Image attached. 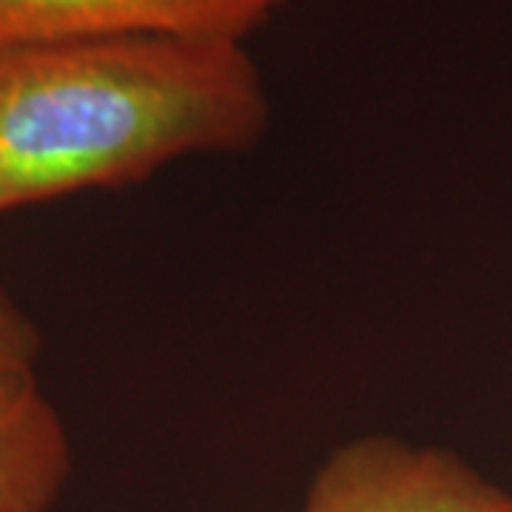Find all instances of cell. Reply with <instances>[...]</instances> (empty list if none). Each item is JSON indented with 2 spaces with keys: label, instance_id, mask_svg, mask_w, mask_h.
<instances>
[{
  "label": "cell",
  "instance_id": "obj_4",
  "mask_svg": "<svg viewBox=\"0 0 512 512\" xmlns=\"http://www.w3.org/2000/svg\"><path fill=\"white\" fill-rule=\"evenodd\" d=\"M288 0H0V43L126 35L245 43Z\"/></svg>",
  "mask_w": 512,
  "mask_h": 512
},
{
  "label": "cell",
  "instance_id": "obj_1",
  "mask_svg": "<svg viewBox=\"0 0 512 512\" xmlns=\"http://www.w3.org/2000/svg\"><path fill=\"white\" fill-rule=\"evenodd\" d=\"M271 100L245 43L126 35L0 43V217L254 148Z\"/></svg>",
  "mask_w": 512,
  "mask_h": 512
},
{
  "label": "cell",
  "instance_id": "obj_3",
  "mask_svg": "<svg viewBox=\"0 0 512 512\" xmlns=\"http://www.w3.org/2000/svg\"><path fill=\"white\" fill-rule=\"evenodd\" d=\"M35 325L0 288V512H49L72 473V444L46 396Z\"/></svg>",
  "mask_w": 512,
  "mask_h": 512
},
{
  "label": "cell",
  "instance_id": "obj_2",
  "mask_svg": "<svg viewBox=\"0 0 512 512\" xmlns=\"http://www.w3.org/2000/svg\"><path fill=\"white\" fill-rule=\"evenodd\" d=\"M299 512H512V493L450 450L370 433L322 461Z\"/></svg>",
  "mask_w": 512,
  "mask_h": 512
}]
</instances>
